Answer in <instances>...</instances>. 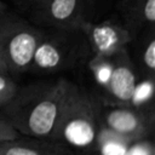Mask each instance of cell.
Wrapping results in <instances>:
<instances>
[{"mask_svg": "<svg viewBox=\"0 0 155 155\" xmlns=\"http://www.w3.org/2000/svg\"><path fill=\"white\" fill-rule=\"evenodd\" d=\"M88 68L94 81L103 88L108 85L110 75L114 68V56L113 57H103V56H93L88 61Z\"/></svg>", "mask_w": 155, "mask_h": 155, "instance_id": "13", "label": "cell"}, {"mask_svg": "<svg viewBox=\"0 0 155 155\" xmlns=\"http://www.w3.org/2000/svg\"><path fill=\"white\" fill-rule=\"evenodd\" d=\"M126 155H155L153 143L145 139H139L132 142L126 151Z\"/></svg>", "mask_w": 155, "mask_h": 155, "instance_id": "16", "label": "cell"}, {"mask_svg": "<svg viewBox=\"0 0 155 155\" xmlns=\"http://www.w3.org/2000/svg\"><path fill=\"white\" fill-rule=\"evenodd\" d=\"M6 8H7V5L2 0H0V15H2L6 11Z\"/></svg>", "mask_w": 155, "mask_h": 155, "instance_id": "20", "label": "cell"}, {"mask_svg": "<svg viewBox=\"0 0 155 155\" xmlns=\"http://www.w3.org/2000/svg\"><path fill=\"white\" fill-rule=\"evenodd\" d=\"M18 91L17 82L8 73H0V109L8 104Z\"/></svg>", "mask_w": 155, "mask_h": 155, "instance_id": "15", "label": "cell"}, {"mask_svg": "<svg viewBox=\"0 0 155 155\" xmlns=\"http://www.w3.org/2000/svg\"><path fill=\"white\" fill-rule=\"evenodd\" d=\"M131 143V139L101 126L97 138V150H99L101 155H126L127 148Z\"/></svg>", "mask_w": 155, "mask_h": 155, "instance_id": "11", "label": "cell"}, {"mask_svg": "<svg viewBox=\"0 0 155 155\" xmlns=\"http://www.w3.org/2000/svg\"><path fill=\"white\" fill-rule=\"evenodd\" d=\"M81 30L93 56L113 57L126 48L133 40L122 22L115 19H104L97 23L90 22Z\"/></svg>", "mask_w": 155, "mask_h": 155, "instance_id": "7", "label": "cell"}, {"mask_svg": "<svg viewBox=\"0 0 155 155\" xmlns=\"http://www.w3.org/2000/svg\"><path fill=\"white\" fill-rule=\"evenodd\" d=\"M70 81L61 78L18 87L12 101L1 108V116L21 134L51 139Z\"/></svg>", "mask_w": 155, "mask_h": 155, "instance_id": "1", "label": "cell"}, {"mask_svg": "<svg viewBox=\"0 0 155 155\" xmlns=\"http://www.w3.org/2000/svg\"><path fill=\"white\" fill-rule=\"evenodd\" d=\"M101 124L132 142L145 139L154 128V111L132 105L102 107Z\"/></svg>", "mask_w": 155, "mask_h": 155, "instance_id": "6", "label": "cell"}, {"mask_svg": "<svg viewBox=\"0 0 155 155\" xmlns=\"http://www.w3.org/2000/svg\"><path fill=\"white\" fill-rule=\"evenodd\" d=\"M42 29L23 19H0V54L8 74L28 71Z\"/></svg>", "mask_w": 155, "mask_h": 155, "instance_id": "4", "label": "cell"}, {"mask_svg": "<svg viewBox=\"0 0 155 155\" xmlns=\"http://www.w3.org/2000/svg\"><path fill=\"white\" fill-rule=\"evenodd\" d=\"M139 68L144 78L154 79L155 73V39L154 28H149L147 38L144 39L140 54H139Z\"/></svg>", "mask_w": 155, "mask_h": 155, "instance_id": "12", "label": "cell"}, {"mask_svg": "<svg viewBox=\"0 0 155 155\" xmlns=\"http://www.w3.org/2000/svg\"><path fill=\"white\" fill-rule=\"evenodd\" d=\"M18 138L0 142V155H69L62 145L40 138Z\"/></svg>", "mask_w": 155, "mask_h": 155, "instance_id": "10", "label": "cell"}, {"mask_svg": "<svg viewBox=\"0 0 155 155\" xmlns=\"http://www.w3.org/2000/svg\"><path fill=\"white\" fill-rule=\"evenodd\" d=\"M127 1H128V0H117V6H119V7L122 6V5H124L125 2H127Z\"/></svg>", "mask_w": 155, "mask_h": 155, "instance_id": "21", "label": "cell"}, {"mask_svg": "<svg viewBox=\"0 0 155 155\" xmlns=\"http://www.w3.org/2000/svg\"><path fill=\"white\" fill-rule=\"evenodd\" d=\"M0 73H7V69H6V65H5V62L0 54Z\"/></svg>", "mask_w": 155, "mask_h": 155, "instance_id": "18", "label": "cell"}, {"mask_svg": "<svg viewBox=\"0 0 155 155\" xmlns=\"http://www.w3.org/2000/svg\"><path fill=\"white\" fill-rule=\"evenodd\" d=\"M97 0H38L31 4L33 21L46 28L76 30L92 22Z\"/></svg>", "mask_w": 155, "mask_h": 155, "instance_id": "5", "label": "cell"}, {"mask_svg": "<svg viewBox=\"0 0 155 155\" xmlns=\"http://www.w3.org/2000/svg\"><path fill=\"white\" fill-rule=\"evenodd\" d=\"M137 75L127 48L114 56V68L105 86L109 103L111 105H131L133 92L137 85Z\"/></svg>", "mask_w": 155, "mask_h": 155, "instance_id": "8", "label": "cell"}, {"mask_svg": "<svg viewBox=\"0 0 155 155\" xmlns=\"http://www.w3.org/2000/svg\"><path fill=\"white\" fill-rule=\"evenodd\" d=\"M122 24L134 39L145 28H154L155 0H128L119 7Z\"/></svg>", "mask_w": 155, "mask_h": 155, "instance_id": "9", "label": "cell"}, {"mask_svg": "<svg viewBox=\"0 0 155 155\" xmlns=\"http://www.w3.org/2000/svg\"><path fill=\"white\" fill-rule=\"evenodd\" d=\"M88 51L90 47L81 29L48 28L42 30L28 70L35 74H53L71 69L87 56Z\"/></svg>", "mask_w": 155, "mask_h": 155, "instance_id": "3", "label": "cell"}, {"mask_svg": "<svg viewBox=\"0 0 155 155\" xmlns=\"http://www.w3.org/2000/svg\"><path fill=\"white\" fill-rule=\"evenodd\" d=\"M154 79L144 78L137 81L131 105L142 109H153V97H154Z\"/></svg>", "mask_w": 155, "mask_h": 155, "instance_id": "14", "label": "cell"}, {"mask_svg": "<svg viewBox=\"0 0 155 155\" xmlns=\"http://www.w3.org/2000/svg\"><path fill=\"white\" fill-rule=\"evenodd\" d=\"M13 1H17V2H21V4H24V5L30 6L31 4H34V2L38 1V0H13Z\"/></svg>", "mask_w": 155, "mask_h": 155, "instance_id": "19", "label": "cell"}, {"mask_svg": "<svg viewBox=\"0 0 155 155\" xmlns=\"http://www.w3.org/2000/svg\"><path fill=\"white\" fill-rule=\"evenodd\" d=\"M21 134L12 127V125L0 115V142L11 140L15 138H18Z\"/></svg>", "mask_w": 155, "mask_h": 155, "instance_id": "17", "label": "cell"}, {"mask_svg": "<svg viewBox=\"0 0 155 155\" xmlns=\"http://www.w3.org/2000/svg\"><path fill=\"white\" fill-rule=\"evenodd\" d=\"M102 103L87 90L70 81L57 125L50 140L67 150L92 151L97 149L101 130Z\"/></svg>", "mask_w": 155, "mask_h": 155, "instance_id": "2", "label": "cell"}]
</instances>
